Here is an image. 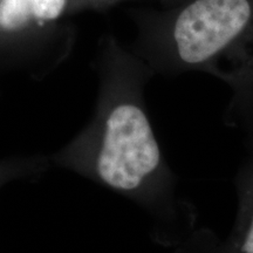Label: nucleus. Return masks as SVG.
I'll list each match as a JSON object with an SVG mask.
<instances>
[{"label": "nucleus", "mask_w": 253, "mask_h": 253, "mask_svg": "<svg viewBox=\"0 0 253 253\" xmlns=\"http://www.w3.org/2000/svg\"><path fill=\"white\" fill-rule=\"evenodd\" d=\"M102 93L89 122L50 154L52 167L68 170L137 205L160 236L184 235L198 220L181 194L143 97L150 69L115 46L103 67Z\"/></svg>", "instance_id": "f257e3e1"}, {"label": "nucleus", "mask_w": 253, "mask_h": 253, "mask_svg": "<svg viewBox=\"0 0 253 253\" xmlns=\"http://www.w3.org/2000/svg\"><path fill=\"white\" fill-rule=\"evenodd\" d=\"M67 0H0V28L17 32L32 20L43 24L58 19Z\"/></svg>", "instance_id": "20e7f679"}, {"label": "nucleus", "mask_w": 253, "mask_h": 253, "mask_svg": "<svg viewBox=\"0 0 253 253\" xmlns=\"http://www.w3.org/2000/svg\"><path fill=\"white\" fill-rule=\"evenodd\" d=\"M245 149L233 178L237 211L230 239L238 253H253V135L245 136Z\"/></svg>", "instance_id": "7ed1b4c3"}, {"label": "nucleus", "mask_w": 253, "mask_h": 253, "mask_svg": "<svg viewBox=\"0 0 253 253\" xmlns=\"http://www.w3.org/2000/svg\"><path fill=\"white\" fill-rule=\"evenodd\" d=\"M101 1H114V0H101ZM163 1H166L168 5L171 7V6H175V5H178L181 4V2L185 1V0H163Z\"/></svg>", "instance_id": "39448f33"}, {"label": "nucleus", "mask_w": 253, "mask_h": 253, "mask_svg": "<svg viewBox=\"0 0 253 253\" xmlns=\"http://www.w3.org/2000/svg\"><path fill=\"white\" fill-rule=\"evenodd\" d=\"M151 72H199L226 84L227 125L253 135V0H185L157 15L144 47Z\"/></svg>", "instance_id": "f03ea898"}]
</instances>
